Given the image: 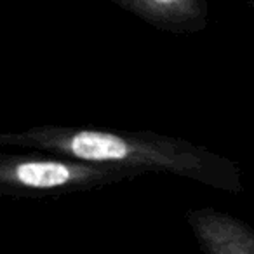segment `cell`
<instances>
[{"label":"cell","mask_w":254,"mask_h":254,"mask_svg":"<svg viewBox=\"0 0 254 254\" xmlns=\"http://www.w3.org/2000/svg\"><path fill=\"white\" fill-rule=\"evenodd\" d=\"M141 173L68 157H12L0 160V190L7 195L68 193L132 180Z\"/></svg>","instance_id":"obj_2"},{"label":"cell","mask_w":254,"mask_h":254,"mask_svg":"<svg viewBox=\"0 0 254 254\" xmlns=\"http://www.w3.org/2000/svg\"><path fill=\"white\" fill-rule=\"evenodd\" d=\"M247 2H249V4H253V5H254V0H247Z\"/></svg>","instance_id":"obj_4"},{"label":"cell","mask_w":254,"mask_h":254,"mask_svg":"<svg viewBox=\"0 0 254 254\" xmlns=\"http://www.w3.org/2000/svg\"><path fill=\"white\" fill-rule=\"evenodd\" d=\"M164 32L198 33L209 25L207 0H110Z\"/></svg>","instance_id":"obj_3"},{"label":"cell","mask_w":254,"mask_h":254,"mask_svg":"<svg viewBox=\"0 0 254 254\" xmlns=\"http://www.w3.org/2000/svg\"><path fill=\"white\" fill-rule=\"evenodd\" d=\"M0 143L85 162L112 164L138 173H169L228 193L244 190L242 171L228 157L187 139L155 132L39 126L18 132H4L0 134Z\"/></svg>","instance_id":"obj_1"}]
</instances>
